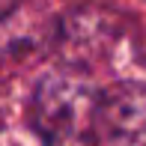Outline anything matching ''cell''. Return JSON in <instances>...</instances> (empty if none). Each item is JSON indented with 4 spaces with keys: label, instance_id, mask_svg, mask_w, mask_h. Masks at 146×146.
I'll list each match as a JSON object with an SVG mask.
<instances>
[{
    "label": "cell",
    "instance_id": "cell-1",
    "mask_svg": "<svg viewBox=\"0 0 146 146\" xmlns=\"http://www.w3.org/2000/svg\"><path fill=\"white\" fill-rule=\"evenodd\" d=\"M98 92L69 72L42 78L30 102V122L42 146H92Z\"/></svg>",
    "mask_w": 146,
    "mask_h": 146
},
{
    "label": "cell",
    "instance_id": "cell-2",
    "mask_svg": "<svg viewBox=\"0 0 146 146\" xmlns=\"http://www.w3.org/2000/svg\"><path fill=\"white\" fill-rule=\"evenodd\" d=\"M92 146H146V84L122 81L98 92Z\"/></svg>",
    "mask_w": 146,
    "mask_h": 146
}]
</instances>
